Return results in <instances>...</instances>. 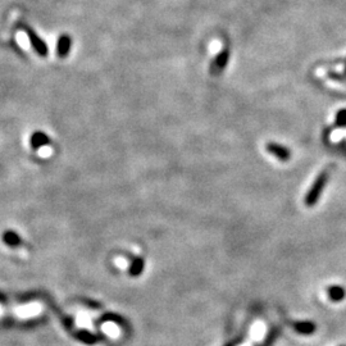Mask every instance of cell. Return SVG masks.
Listing matches in <instances>:
<instances>
[{
  "label": "cell",
  "mask_w": 346,
  "mask_h": 346,
  "mask_svg": "<svg viewBox=\"0 0 346 346\" xmlns=\"http://www.w3.org/2000/svg\"><path fill=\"white\" fill-rule=\"evenodd\" d=\"M327 182H328V172L327 171L321 172L319 176L315 178V181L313 182V185H311V188L309 189L307 196H305V204H307L308 207H313V205L317 204L318 199H319L321 194L323 192Z\"/></svg>",
  "instance_id": "1"
},
{
  "label": "cell",
  "mask_w": 346,
  "mask_h": 346,
  "mask_svg": "<svg viewBox=\"0 0 346 346\" xmlns=\"http://www.w3.org/2000/svg\"><path fill=\"white\" fill-rule=\"evenodd\" d=\"M23 27V30H25V32L27 34V36H29V38H30V42H31V45H32V48H34V50L38 53L40 57H46L48 55V53H49V49H48V45H46V42L42 40L40 36L36 34L34 30L30 27V26H27V25H23L22 26Z\"/></svg>",
  "instance_id": "2"
},
{
  "label": "cell",
  "mask_w": 346,
  "mask_h": 346,
  "mask_svg": "<svg viewBox=\"0 0 346 346\" xmlns=\"http://www.w3.org/2000/svg\"><path fill=\"white\" fill-rule=\"evenodd\" d=\"M266 149H267V152L269 153V154L276 156L281 162H287V160H290V158H291V152H290L289 148H286V146L281 145V144L268 143L267 146H266Z\"/></svg>",
  "instance_id": "3"
},
{
  "label": "cell",
  "mask_w": 346,
  "mask_h": 346,
  "mask_svg": "<svg viewBox=\"0 0 346 346\" xmlns=\"http://www.w3.org/2000/svg\"><path fill=\"white\" fill-rule=\"evenodd\" d=\"M71 48H72V38L67 34L59 36L57 42V54L59 58H66L70 55Z\"/></svg>",
  "instance_id": "4"
},
{
  "label": "cell",
  "mask_w": 346,
  "mask_h": 346,
  "mask_svg": "<svg viewBox=\"0 0 346 346\" xmlns=\"http://www.w3.org/2000/svg\"><path fill=\"white\" fill-rule=\"evenodd\" d=\"M30 141H31L32 149H40L42 146H46L50 144V137L46 134H44V132H41V131H36V132L32 134Z\"/></svg>",
  "instance_id": "5"
},
{
  "label": "cell",
  "mask_w": 346,
  "mask_h": 346,
  "mask_svg": "<svg viewBox=\"0 0 346 346\" xmlns=\"http://www.w3.org/2000/svg\"><path fill=\"white\" fill-rule=\"evenodd\" d=\"M229 61L230 50L227 48H225L221 53H218V55H217L216 59H214V70H216L217 72H222V71L227 67Z\"/></svg>",
  "instance_id": "6"
},
{
  "label": "cell",
  "mask_w": 346,
  "mask_h": 346,
  "mask_svg": "<svg viewBox=\"0 0 346 346\" xmlns=\"http://www.w3.org/2000/svg\"><path fill=\"white\" fill-rule=\"evenodd\" d=\"M1 238L10 248H16V246H19V245L22 244V238L19 237L18 233L14 231H5L3 233V236H1Z\"/></svg>",
  "instance_id": "7"
},
{
  "label": "cell",
  "mask_w": 346,
  "mask_h": 346,
  "mask_svg": "<svg viewBox=\"0 0 346 346\" xmlns=\"http://www.w3.org/2000/svg\"><path fill=\"white\" fill-rule=\"evenodd\" d=\"M328 295H330L331 300L340 302V300H343L345 298V290L343 287H340V286H334V287H331L328 290Z\"/></svg>",
  "instance_id": "8"
},
{
  "label": "cell",
  "mask_w": 346,
  "mask_h": 346,
  "mask_svg": "<svg viewBox=\"0 0 346 346\" xmlns=\"http://www.w3.org/2000/svg\"><path fill=\"white\" fill-rule=\"evenodd\" d=\"M336 124L337 126H346V109H341L336 115Z\"/></svg>",
  "instance_id": "9"
},
{
  "label": "cell",
  "mask_w": 346,
  "mask_h": 346,
  "mask_svg": "<svg viewBox=\"0 0 346 346\" xmlns=\"http://www.w3.org/2000/svg\"><path fill=\"white\" fill-rule=\"evenodd\" d=\"M345 75H346V67H345Z\"/></svg>",
  "instance_id": "10"
}]
</instances>
